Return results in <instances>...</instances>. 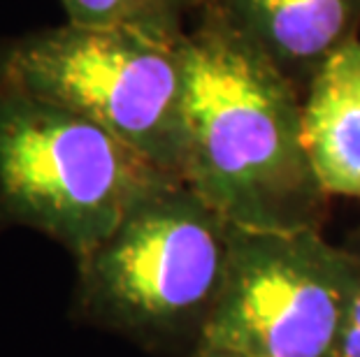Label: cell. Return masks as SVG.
Segmentation results:
<instances>
[{"instance_id":"cell-1","label":"cell","mask_w":360,"mask_h":357,"mask_svg":"<svg viewBox=\"0 0 360 357\" xmlns=\"http://www.w3.org/2000/svg\"><path fill=\"white\" fill-rule=\"evenodd\" d=\"M184 47V184L233 227L321 230L330 195L304 142L302 93L207 17Z\"/></svg>"},{"instance_id":"cell-2","label":"cell","mask_w":360,"mask_h":357,"mask_svg":"<svg viewBox=\"0 0 360 357\" xmlns=\"http://www.w3.org/2000/svg\"><path fill=\"white\" fill-rule=\"evenodd\" d=\"M233 225L181 179L77 260L75 316L158 355H191L219 299Z\"/></svg>"},{"instance_id":"cell-3","label":"cell","mask_w":360,"mask_h":357,"mask_svg":"<svg viewBox=\"0 0 360 357\" xmlns=\"http://www.w3.org/2000/svg\"><path fill=\"white\" fill-rule=\"evenodd\" d=\"M186 35L65 24L0 40V90L94 121L181 179L186 158ZM184 181V179H181Z\"/></svg>"},{"instance_id":"cell-4","label":"cell","mask_w":360,"mask_h":357,"mask_svg":"<svg viewBox=\"0 0 360 357\" xmlns=\"http://www.w3.org/2000/svg\"><path fill=\"white\" fill-rule=\"evenodd\" d=\"M174 179L94 121L0 90V232L26 227L82 260Z\"/></svg>"},{"instance_id":"cell-5","label":"cell","mask_w":360,"mask_h":357,"mask_svg":"<svg viewBox=\"0 0 360 357\" xmlns=\"http://www.w3.org/2000/svg\"><path fill=\"white\" fill-rule=\"evenodd\" d=\"M358 274L360 253L330 244L316 227H233L226 278L198 353L333 357Z\"/></svg>"},{"instance_id":"cell-6","label":"cell","mask_w":360,"mask_h":357,"mask_svg":"<svg viewBox=\"0 0 360 357\" xmlns=\"http://www.w3.org/2000/svg\"><path fill=\"white\" fill-rule=\"evenodd\" d=\"M193 14L233 33L300 93L360 40V0H195Z\"/></svg>"},{"instance_id":"cell-7","label":"cell","mask_w":360,"mask_h":357,"mask_svg":"<svg viewBox=\"0 0 360 357\" xmlns=\"http://www.w3.org/2000/svg\"><path fill=\"white\" fill-rule=\"evenodd\" d=\"M302 121L323 191L360 200V40L337 51L309 81Z\"/></svg>"},{"instance_id":"cell-8","label":"cell","mask_w":360,"mask_h":357,"mask_svg":"<svg viewBox=\"0 0 360 357\" xmlns=\"http://www.w3.org/2000/svg\"><path fill=\"white\" fill-rule=\"evenodd\" d=\"M65 21L98 28H130L140 33L181 40L184 21L195 12V0H58Z\"/></svg>"},{"instance_id":"cell-9","label":"cell","mask_w":360,"mask_h":357,"mask_svg":"<svg viewBox=\"0 0 360 357\" xmlns=\"http://www.w3.org/2000/svg\"><path fill=\"white\" fill-rule=\"evenodd\" d=\"M333 357H360V274L344 316Z\"/></svg>"},{"instance_id":"cell-10","label":"cell","mask_w":360,"mask_h":357,"mask_svg":"<svg viewBox=\"0 0 360 357\" xmlns=\"http://www.w3.org/2000/svg\"><path fill=\"white\" fill-rule=\"evenodd\" d=\"M195 357H231V355H221V353H198Z\"/></svg>"}]
</instances>
